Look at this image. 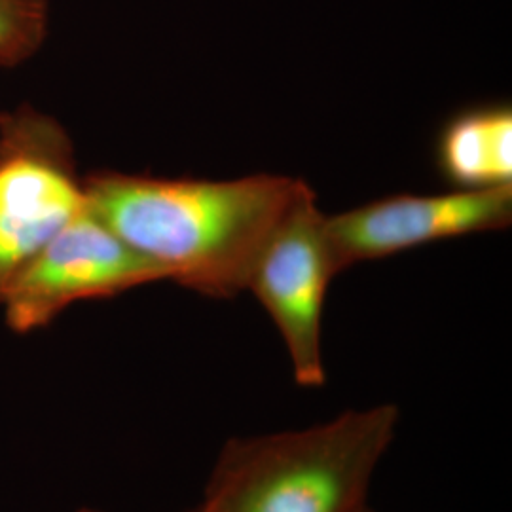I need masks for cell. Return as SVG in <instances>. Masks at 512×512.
<instances>
[{
	"instance_id": "obj_6",
	"label": "cell",
	"mask_w": 512,
	"mask_h": 512,
	"mask_svg": "<svg viewBox=\"0 0 512 512\" xmlns=\"http://www.w3.org/2000/svg\"><path fill=\"white\" fill-rule=\"evenodd\" d=\"M512 220V184L414 196L397 194L327 217L342 270L442 239L501 230Z\"/></svg>"
},
{
	"instance_id": "obj_7",
	"label": "cell",
	"mask_w": 512,
	"mask_h": 512,
	"mask_svg": "<svg viewBox=\"0 0 512 512\" xmlns=\"http://www.w3.org/2000/svg\"><path fill=\"white\" fill-rule=\"evenodd\" d=\"M435 158L446 183L461 190L512 184V110L482 105L461 110L440 129Z\"/></svg>"
},
{
	"instance_id": "obj_8",
	"label": "cell",
	"mask_w": 512,
	"mask_h": 512,
	"mask_svg": "<svg viewBox=\"0 0 512 512\" xmlns=\"http://www.w3.org/2000/svg\"><path fill=\"white\" fill-rule=\"evenodd\" d=\"M48 33V0H0V67L37 54Z\"/></svg>"
},
{
	"instance_id": "obj_11",
	"label": "cell",
	"mask_w": 512,
	"mask_h": 512,
	"mask_svg": "<svg viewBox=\"0 0 512 512\" xmlns=\"http://www.w3.org/2000/svg\"><path fill=\"white\" fill-rule=\"evenodd\" d=\"M361 512H376L374 511V509H372V507H370V505H366L365 509H363V511Z\"/></svg>"
},
{
	"instance_id": "obj_5",
	"label": "cell",
	"mask_w": 512,
	"mask_h": 512,
	"mask_svg": "<svg viewBox=\"0 0 512 512\" xmlns=\"http://www.w3.org/2000/svg\"><path fill=\"white\" fill-rule=\"evenodd\" d=\"M158 281H167L164 270L118 238L86 205L19 270L0 304L8 327L23 334L50 325L76 302Z\"/></svg>"
},
{
	"instance_id": "obj_4",
	"label": "cell",
	"mask_w": 512,
	"mask_h": 512,
	"mask_svg": "<svg viewBox=\"0 0 512 512\" xmlns=\"http://www.w3.org/2000/svg\"><path fill=\"white\" fill-rule=\"evenodd\" d=\"M88 205L73 150L33 110L0 118V296L19 270Z\"/></svg>"
},
{
	"instance_id": "obj_2",
	"label": "cell",
	"mask_w": 512,
	"mask_h": 512,
	"mask_svg": "<svg viewBox=\"0 0 512 512\" xmlns=\"http://www.w3.org/2000/svg\"><path fill=\"white\" fill-rule=\"evenodd\" d=\"M401 427V408H348L302 429L232 437L207 476V512H361Z\"/></svg>"
},
{
	"instance_id": "obj_10",
	"label": "cell",
	"mask_w": 512,
	"mask_h": 512,
	"mask_svg": "<svg viewBox=\"0 0 512 512\" xmlns=\"http://www.w3.org/2000/svg\"><path fill=\"white\" fill-rule=\"evenodd\" d=\"M76 512H103V511H97V509H80V511Z\"/></svg>"
},
{
	"instance_id": "obj_9",
	"label": "cell",
	"mask_w": 512,
	"mask_h": 512,
	"mask_svg": "<svg viewBox=\"0 0 512 512\" xmlns=\"http://www.w3.org/2000/svg\"><path fill=\"white\" fill-rule=\"evenodd\" d=\"M184 512H207L205 509H203L202 505H198V507H194V509H190V511H184Z\"/></svg>"
},
{
	"instance_id": "obj_3",
	"label": "cell",
	"mask_w": 512,
	"mask_h": 512,
	"mask_svg": "<svg viewBox=\"0 0 512 512\" xmlns=\"http://www.w3.org/2000/svg\"><path fill=\"white\" fill-rule=\"evenodd\" d=\"M342 272L330 241L327 217L302 179L289 207L264 241L247 289L270 315L289 355L296 384H327L323 315L330 283Z\"/></svg>"
},
{
	"instance_id": "obj_1",
	"label": "cell",
	"mask_w": 512,
	"mask_h": 512,
	"mask_svg": "<svg viewBox=\"0 0 512 512\" xmlns=\"http://www.w3.org/2000/svg\"><path fill=\"white\" fill-rule=\"evenodd\" d=\"M300 179L258 173L234 181L105 173L84 183L110 230L156 262L167 281L209 298H236Z\"/></svg>"
}]
</instances>
